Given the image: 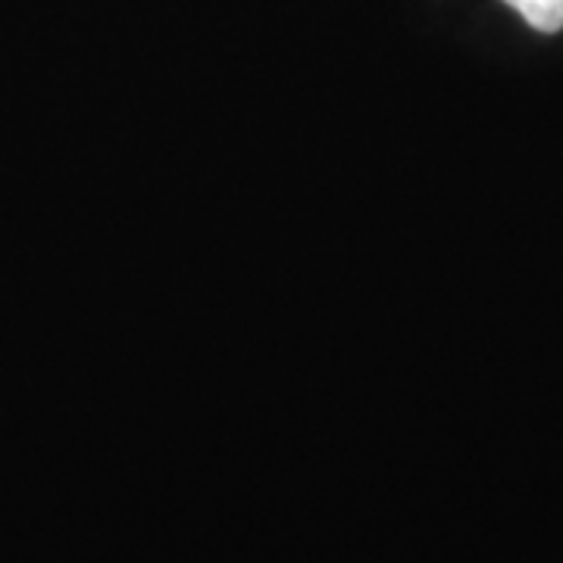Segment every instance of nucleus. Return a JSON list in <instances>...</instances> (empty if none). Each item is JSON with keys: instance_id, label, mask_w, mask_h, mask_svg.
<instances>
[{"instance_id": "obj_1", "label": "nucleus", "mask_w": 563, "mask_h": 563, "mask_svg": "<svg viewBox=\"0 0 563 563\" xmlns=\"http://www.w3.org/2000/svg\"><path fill=\"white\" fill-rule=\"evenodd\" d=\"M504 3L514 7L539 32H561L563 29V0H504Z\"/></svg>"}]
</instances>
